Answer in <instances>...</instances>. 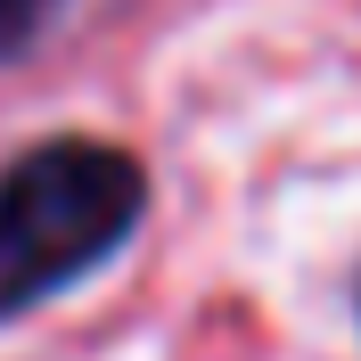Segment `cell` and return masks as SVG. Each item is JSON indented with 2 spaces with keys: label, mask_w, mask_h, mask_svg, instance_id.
I'll return each mask as SVG.
<instances>
[{
  "label": "cell",
  "mask_w": 361,
  "mask_h": 361,
  "mask_svg": "<svg viewBox=\"0 0 361 361\" xmlns=\"http://www.w3.org/2000/svg\"><path fill=\"white\" fill-rule=\"evenodd\" d=\"M148 180L107 140H42L0 173V320L74 288L140 230Z\"/></svg>",
  "instance_id": "cell-1"
},
{
  "label": "cell",
  "mask_w": 361,
  "mask_h": 361,
  "mask_svg": "<svg viewBox=\"0 0 361 361\" xmlns=\"http://www.w3.org/2000/svg\"><path fill=\"white\" fill-rule=\"evenodd\" d=\"M58 8H66V0H0V58H25V49L49 33Z\"/></svg>",
  "instance_id": "cell-2"
}]
</instances>
